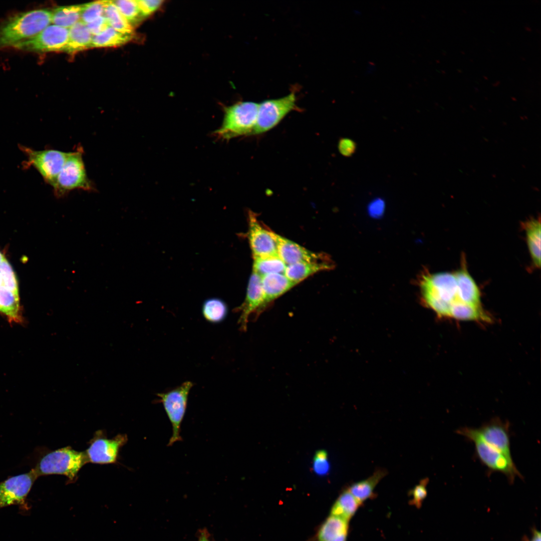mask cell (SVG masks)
<instances>
[{
    "mask_svg": "<svg viewBox=\"0 0 541 541\" xmlns=\"http://www.w3.org/2000/svg\"><path fill=\"white\" fill-rule=\"evenodd\" d=\"M455 275L461 301L469 305L481 307L479 290L466 268L455 272Z\"/></svg>",
    "mask_w": 541,
    "mask_h": 541,
    "instance_id": "obj_19",
    "label": "cell"
},
{
    "mask_svg": "<svg viewBox=\"0 0 541 541\" xmlns=\"http://www.w3.org/2000/svg\"><path fill=\"white\" fill-rule=\"evenodd\" d=\"M478 436L487 444L511 457L509 423L495 417L476 428Z\"/></svg>",
    "mask_w": 541,
    "mask_h": 541,
    "instance_id": "obj_15",
    "label": "cell"
},
{
    "mask_svg": "<svg viewBox=\"0 0 541 541\" xmlns=\"http://www.w3.org/2000/svg\"><path fill=\"white\" fill-rule=\"evenodd\" d=\"M460 434L474 444L475 453L479 460L492 472L503 474L510 484L516 477L523 478L512 457H509L489 445L478 435L476 428L464 427L456 430Z\"/></svg>",
    "mask_w": 541,
    "mask_h": 541,
    "instance_id": "obj_5",
    "label": "cell"
},
{
    "mask_svg": "<svg viewBox=\"0 0 541 541\" xmlns=\"http://www.w3.org/2000/svg\"><path fill=\"white\" fill-rule=\"evenodd\" d=\"M136 2L144 18L157 10L163 3L160 0H137Z\"/></svg>",
    "mask_w": 541,
    "mask_h": 541,
    "instance_id": "obj_36",
    "label": "cell"
},
{
    "mask_svg": "<svg viewBox=\"0 0 541 541\" xmlns=\"http://www.w3.org/2000/svg\"><path fill=\"white\" fill-rule=\"evenodd\" d=\"M313 469L319 475H325L328 472L330 465L325 451L320 450L317 452L314 459Z\"/></svg>",
    "mask_w": 541,
    "mask_h": 541,
    "instance_id": "obj_35",
    "label": "cell"
},
{
    "mask_svg": "<svg viewBox=\"0 0 541 541\" xmlns=\"http://www.w3.org/2000/svg\"><path fill=\"white\" fill-rule=\"evenodd\" d=\"M263 303L261 313L276 299L289 291L297 284L284 274H270L261 276Z\"/></svg>",
    "mask_w": 541,
    "mask_h": 541,
    "instance_id": "obj_17",
    "label": "cell"
},
{
    "mask_svg": "<svg viewBox=\"0 0 541 541\" xmlns=\"http://www.w3.org/2000/svg\"><path fill=\"white\" fill-rule=\"evenodd\" d=\"M104 16L109 26L123 33L133 34V27L119 12L113 1H104Z\"/></svg>",
    "mask_w": 541,
    "mask_h": 541,
    "instance_id": "obj_29",
    "label": "cell"
},
{
    "mask_svg": "<svg viewBox=\"0 0 541 541\" xmlns=\"http://www.w3.org/2000/svg\"><path fill=\"white\" fill-rule=\"evenodd\" d=\"M253 270L261 276L270 274H284L287 264L278 256L253 257Z\"/></svg>",
    "mask_w": 541,
    "mask_h": 541,
    "instance_id": "obj_30",
    "label": "cell"
},
{
    "mask_svg": "<svg viewBox=\"0 0 541 541\" xmlns=\"http://www.w3.org/2000/svg\"><path fill=\"white\" fill-rule=\"evenodd\" d=\"M263 303V291L261 276L252 271L243 302L234 309V312L240 314L237 324L240 330L246 331L247 324L253 315L254 320L260 315Z\"/></svg>",
    "mask_w": 541,
    "mask_h": 541,
    "instance_id": "obj_13",
    "label": "cell"
},
{
    "mask_svg": "<svg viewBox=\"0 0 541 541\" xmlns=\"http://www.w3.org/2000/svg\"><path fill=\"white\" fill-rule=\"evenodd\" d=\"M29 164L34 166L44 180L52 187L68 158L70 152L55 149L34 150L23 147Z\"/></svg>",
    "mask_w": 541,
    "mask_h": 541,
    "instance_id": "obj_10",
    "label": "cell"
},
{
    "mask_svg": "<svg viewBox=\"0 0 541 541\" xmlns=\"http://www.w3.org/2000/svg\"><path fill=\"white\" fill-rule=\"evenodd\" d=\"M331 262H301L287 265L284 274L290 280L298 284L316 273L332 268L333 264Z\"/></svg>",
    "mask_w": 541,
    "mask_h": 541,
    "instance_id": "obj_20",
    "label": "cell"
},
{
    "mask_svg": "<svg viewBox=\"0 0 541 541\" xmlns=\"http://www.w3.org/2000/svg\"><path fill=\"white\" fill-rule=\"evenodd\" d=\"M69 33L68 29L50 25L35 37L17 44L14 47L35 52H65Z\"/></svg>",
    "mask_w": 541,
    "mask_h": 541,
    "instance_id": "obj_11",
    "label": "cell"
},
{
    "mask_svg": "<svg viewBox=\"0 0 541 541\" xmlns=\"http://www.w3.org/2000/svg\"><path fill=\"white\" fill-rule=\"evenodd\" d=\"M428 482V478H424L409 491V495L411 497L409 501L410 505H413L417 509L421 508L427 495V485Z\"/></svg>",
    "mask_w": 541,
    "mask_h": 541,
    "instance_id": "obj_34",
    "label": "cell"
},
{
    "mask_svg": "<svg viewBox=\"0 0 541 541\" xmlns=\"http://www.w3.org/2000/svg\"><path fill=\"white\" fill-rule=\"evenodd\" d=\"M0 313L4 314L11 322L22 321L19 295L3 286L0 287Z\"/></svg>",
    "mask_w": 541,
    "mask_h": 541,
    "instance_id": "obj_24",
    "label": "cell"
},
{
    "mask_svg": "<svg viewBox=\"0 0 541 541\" xmlns=\"http://www.w3.org/2000/svg\"><path fill=\"white\" fill-rule=\"evenodd\" d=\"M82 5L59 7L52 12V23L69 29L80 21Z\"/></svg>",
    "mask_w": 541,
    "mask_h": 541,
    "instance_id": "obj_27",
    "label": "cell"
},
{
    "mask_svg": "<svg viewBox=\"0 0 541 541\" xmlns=\"http://www.w3.org/2000/svg\"><path fill=\"white\" fill-rule=\"evenodd\" d=\"M119 12L129 24L134 27L144 18L136 1H113Z\"/></svg>",
    "mask_w": 541,
    "mask_h": 541,
    "instance_id": "obj_31",
    "label": "cell"
},
{
    "mask_svg": "<svg viewBox=\"0 0 541 541\" xmlns=\"http://www.w3.org/2000/svg\"><path fill=\"white\" fill-rule=\"evenodd\" d=\"M201 311L206 321L211 323L217 324L225 319L228 314V307L222 299L210 298L204 301Z\"/></svg>",
    "mask_w": 541,
    "mask_h": 541,
    "instance_id": "obj_28",
    "label": "cell"
},
{
    "mask_svg": "<svg viewBox=\"0 0 541 541\" xmlns=\"http://www.w3.org/2000/svg\"><path fill=\"white\" fill-rule=\"evenodd\" d=\"M247 236L253 257L279 255L273 232L263 227L251 211L248 213Z\"/></svg>",
    "mask_w": 541,
    "mask_h": 541,
    "instance_id": "obj_14",
    "label": "cell"
},
{
    "mask_svg": "<svg viewBox=\"0 0 541 541\" xmlns=\"http://www.w3.org/2000/svg\"><path fill=\"white\" fill-rule=\"evenodd\" d=\"M340 152L344 156H352L356 150V144L352 140L348 138L341 139L338 145Z\"/></svg>",
    "mask_w": 541,
    "mask_h": 541,
    "instance_id": "obj_38",
    "label": "cell"
},
{
    "mask_svg": "<svg viewBox=\"0 0 541 541\" xmlns=\"http://www.w3.org/2000/svg\"><path fill=\"white\" fill-rule=\"evenodd\" d=\"M387 474L388 471L386 469L377 468L371 475L364 480L352 483L347 489L361 505L367 500L376 497L375 489Z\"/></svg>",
    "mask_w": 541,
    "mask_h": 541,
    "instance_id": "obj_18",
    "label": "cell"
},
{
    "mask_svg": "<svg viewBox=\"0 0 541 541\" xmlns=\"http://www.w3.org/2000/svg\"><path fill=\"white\" fill-rule=\"evenodd\" d=\"M125 434L107 438L100 431L96 433L86 450L88 462L104 464L117 461L119 450L127 441Z\"/></svg>",
    "mask_w": 541,
    "mask_h": 541,
    "instance_id": "obj_12",
    "label": "cell"
},
{
    "mask_svg": "<svg viewBox=\"0 0 541 541\" xmlns=\"http://www.w3.org/2000/svg\"><path fill=\"white\" fill-rule=\"evenodd\" d=\"M198 541H209L205 533H202Z\"/></svg>",
    "mask_w": 541,
    "mask_h": 541,
    "instance_id": "obj_41",
    "label": "cell"
},
{
    "mask_svg": "<svg viewBox=\"0 0 541 541\" xmlns=\"http://www.w3.org/2000/svg\"><path fill=\"white\" fill-rule=\"evenodd\" d=\"M279 257L287 265L301 262L329 261L325 254L312 252L273 232Z\"/></svg>",
    "mask_w": 541,
    "mask_h": 541,
    "instance_id": "obj_16",
    "label": "cell"
},
{
    "mask_svg": "<svg viewBox=\"0 0 541 541\" xmlns=\"http://www.w3.org/2000/svg\"><path fill=\"white\" fill-rule=\"evenodd\" d=\"M86 26L93 36L100 34L109 26L104 16L98 18Z\"/></svg>",
    "mask_w": 541,
    "mask_h": 541,
    "instance_id": "obj_37",
    "label": "cell"
},
{
    "mask_svg": "<svg viewBox=\"0 0 541 541\" xmlns=\"http://www.w3.org/2000/svg\"><path fill=\"white\" fill-rule=\"evenodd\" d=\"M527 244L533 264L540 266V221L532 219L524 224Z\"/></svg>",
    "mask_w": 541,
    "mask_h": 541,
    "instance_id": "obj_22",
    "label": "cell"
},
{
    "mask_svg": "<svg viewBox=\"0 0 541 541\" xmlns=\"http://www.w3.org/2000/svg\"><path fill=\"white\" fill-rule=\"evenodd\" d=\"M83 154L81 147L75 151L70 152L52 186L57 197H63L75 189L86 191L94 189V185L87 174Z\"/></svg>",
    "mask_w": 541,
    "mask_h": 541,
    "instance_id": "obj_6",
    "label": "cell"
},
{
    "mask_svg": "<svg viewBox=\"0 0 541 541\" xmlns=\"http://www.w3.org/2000/svg\"><path fill=\"white\" fill-rule=\"evenodd\" d=\"M420 286L425 303L441 317L459 320L470 307H478L461 301L455 273L425 274L421 278Z\"/></svg>",
    "mask_w": 541,
    "mask_h": 541,
    "instance_id": "obj_1",
    "label": "cell"
},
{
    "mask_svg": "<svg viewBox=\"0 0 541 541\" xmlns=\"http://www.w3.org/2000/svg\"><path fill=\"white\" fill-rule=\"evenodd\" d=\"M193 386V382L187 381L175 388L156 394L159 398L157 401L162 404L172 426V435L167 444L168 446L182 440L181 426L187 408L188 395Z\"/></svg>",
    "mask_w": 541,
    "mask_h": 541,
    "instance_id": "obj_7",
    "label": "cell"
},
{
    "mask_svg": "<svg viewBox=\"0 0 541 541\" xmlns=\"http://www.w3.org/2000/svg\"><path fill=\"white\" fill-rule=\"evenodd\" d=\"M296 107V96L294 92L282 98L265 100L258 104L253 134H261L272 129Z\"/></svg>",
    "mask_w": 541,
    "mask_h": 541,
    "instance_id": "obj_8",
    "label": "cell"
},
{
    "mask_svg": "<svg viewBox=\"0 0 541 541\" xmlns=\"http://www.w3.org/2000/svg\"><path fill=\"white\" fill-rule=\"evenodd\" d=\"M349 521L337 516L330 515L321 526L318 534L319 541H331L339 536L348 533Z\"/></svg>",
    "mask_w": 541,
    "mask_h": 541,
    "instance_id": "obj_26",
    "label": "cell"
},
{
    "mask_svg": "<svg viewBox=\"0 0 541 541\" xmlns=\"http://www.w3.org/2000/svg\"><path fill=\"white\" fill-rule=\"evenodd\" d=\"M360 506L358 501L347 489L341 493L333 504L331 515L349 521Z\"/></svg>",
    "mask_w": 541,
    "mask_h": 541,
    "instance_id": "obj_25",
    "label": "cell"
},
{
    "mask_svg": "<svg viewBox=\"0 0 541 541\" xmlns=\"http://www.w3.org/2000/svg\"><path fill=\"white\" fill-rule=\"evenodd\" d=\"M532 535L530 539H528L527 536H524L523 538L522 541H541V533L539 531L537 530L535 528L532 529Z\"/></svg>",
    "mask_w": 541,
    "mask_h": 541,
    "instance_id": "obj_39",
    "label": "cell"
},
{
    "mask_svg": "<svg viewBox=\"0 0 541 541\" xmlns=\"http://www.w3.org/2000/svg\"><path fill=\"white\" fill-rule=\"evenodd\" d=\"M2 286H3V280H2V276H1V273H0V287Z\"/></svg>",
    "mask_w": 541,
    "mask_h": 541,
    "instance_id": "obj_43",
    "label": "cell"
},
{
    "mask_svg": "<svg viewBox=\"0 0 541 541\" xmlns=\"http://www.w3.org/2000/svg\"><path fill=\"white\" fill-rule=\"evenodd\" d=\"M38 477L33 468L0 482V508L18 505L21 509L28 510L26 498Z\"/></svg>",
    "mask_w": 541,
    "mask_h": 541,
    "instance_id": "obj_9",
    "label": "cell"
},
{
    "mask_svg": "<svg viewBox=\"0 0 541 541\" xmlns=\"http://www.w3.org/2000/svg\"><path fill=\"white\" fill-rule=\"evenodd\" d=\"M104 1L83 4L80 21L87 25L104 16Z\"/></svg>",
    "mask_w": 541,
    "mask_h": 541,
    "instance_id": "obj_32",
    "label": "cell"
},
{
    "mask_svg": "<svg viewBox=\"0 0 541 541\" xmlns=\"http://www.w3.org/2000/svg\"><path fill=\"white\" fill-rule=\"evenodd\" d=\"M0 273L3 280V286L19 295L18 285L15 274L6 258L0 264Z\"/></svg>",
    "mask_w": 541,
    "mask_h": 541,
    "instance_id": "obj_33",
    "label": "cell"
},
{
    "mask_svg": "<svg viewBox=\"0 0 541 541\" xmlns=\"http://www.w3.org/2000/svg\"><path fill=\"white\" fill-rule=\"evenodd\" d=\"M258 104L253 102H239L225 108L222 123L214 131L221 139L253 134L256 124Z\"/></svg>",
    "mask_w": 541,
    "mask_h": 541,
    "instance_id": "obj_4",
    "label": "cell"
},
{
    "mask_svg": "<svg viewBox=\"0 0 541 541\" xmlns=\"http://www.w3.org/2000/svg\"><path fill=\"white\" fill-rule=\"evenodd\" d=\"M69 38L65 52L73 54L91 48L93 35L80 21L69 29Z\"/></svg>",
    "mask_w": 541,
    "mask_h": 541,
    "instance_id": "obj_21",
    "label": "cell"
},
{
    "mask_svg": "<svg viewBox=\"0 0 541 541\" xmlns=\"http://www.w3.org/2000/svg\"><path fill=\"white\" fill-rule=\"evenodd\" d=\"M133 34L120 32L108 26L100 34L93 36L91 48L117 47L130 41Z\"/></svg>",
    "mask_w": 541,
    "mask_h": 541,
    "instance_id": "obj_23",
    "label": "cell"
},
{
    "mask_svg": "<svg viewBox=\"0 0 541 541\" xmlns=\"http://www.w3.org/2000/svg\"><path fill=\"white\" fill-rule=\"evenodd\" d=\"M52 23L48 9L31 10L13 16L0 25V48L15 46L33 38Z\"/></svg>",
    "mask_w": 541,
    "mask_h": 541,
    "instance_id": "obj_2",
    "label": "cell"
},
{
    "mask_svg": "<svg viewBox=\"0 0 541 541\" xmlns=\"http://www.w3.org/2000/svg\"><path fill=\"white\" fill-rule=\"evenodd\" d=\"M88 462L85 452L67 446L46 454L34 469L38 477L60 474L67 477L68 483H72L76 481L79 471Z\"/></svg>",
    "mask_w": 541,
    "mask_h": 541,
    "instance_id": "obj_3",
    "label": "cell"
},
{
    "mask_svg": "<svg viewBox=\"0 0 541 541\" xmlns=\"http://www.w3.org/2000/svg\"><path fill=\"white\" fill-rule=\"evenodd\" d=\"M348 533L342 534L331 541H347Z\"/></svg>",
    "mask_w": 541,
    "mask_h": 541,
    "instance_id": "obj_40",
    "label": "cell"
},
{
    "mask_svg": "<svg viewBox=\"0 0 541 541\" xmlns=\"http://www.w3.org/2000/svg\"><path fill=\"white\" fill-rule=\"evenodd\" d=\"M5 257L4 256V255H3V253H1V252H0V264H1V263H2V262L3 261V260H4V259H5Z\"/></svg>",
    "mask_w": 541,
    "mask_h": 541,
    "instance_id": "obj_42",
    "label": "cell"
}]
</instances>
